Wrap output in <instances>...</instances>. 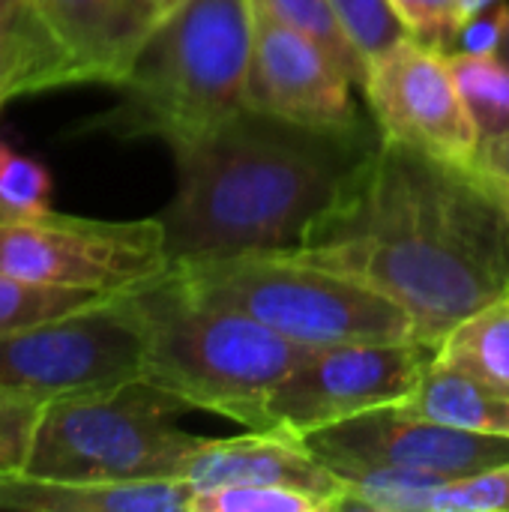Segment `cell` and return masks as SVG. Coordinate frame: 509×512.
I'll return each mask as SVG.
<instances>
[{
	"label": "cell",
	"instance_id": "6da1fadb",
	"mask_svg": "<svg viewBox=\"0 0 509 512\" xmlns=\"http://www.w3.org/2000/svg\"><path fill=\"white\" fill-rule=\"evenodd\" d=\"M294 252L390 297L438 348L509 288V207L474 168L381 135Z\"/></svg>",
	"mask_w": 509,
	"mask_h": 512
},
{
	"label": "cell",
	"instance_id": "52a82bcc",
	"mask_svg": "<svg viewBox=\"0 0 509 512\" xmlns=\"http://www.w3.org/2000/svg\"><path fill=\"white\" fill-rule=\"evenodd\" d=\"M171 270L165 228L153 219H87L48 210L0 222V273L99 297L126 294Z\"/></svg>",
	"mask_w": 509,
	"mask_h": 512
},
{
	"label": "cell",
	"instance_id": "5b68a950",
	"mask_svg": "<svg viewBox=\"0 0 509 512\" xmlns=\"http://www.w3.org/2000/svg\"><path fill=\"white\" fill-rule=\"evenodd\" d=\"M171 267L204 300L243 312L300 348L417 339L408 312L390 297L300 252H246Z\"/></svg>",
	"mask_w": 509,
	"mask_h": 512
},
{
	"label": "cell",
	"instance_id": "44dd1931",
	"mask_svg": "<svg viewBox=\"0 0 509 512\" xmlns=\"http://www.w3.org/2000/svg\"><path fill=\"white\" fill-rule=\"evenodd\" d=\"M99 300H108V297L33 285V282L0 273V336L30 327V324H39V321H48V318H57V315H66V312H75V309L99 303Z\"/></svg>",
	"mask_w": 509,
	"mask_h": 512
},
{
	"label": "cell",
	"instance_id": "7402d4cb",
	"mask_svg": "<svg viewBox=\"0 0 509 512\" xmlns=\"http://www.w3.org/2000/svg\"><path fill=\"white\" fill-rule=\"evenodd\" d=\"M51 210V174L42 162L0 141V222L33 219Z\"/></svg>",
	"mask_w": 509,
	"mask_h": 512
},
{
	"label": "cell",
	"instance_id": "277c9868",
	"mask_svg": "<svg viewBox=\"0 0 509 512\" xmlns=\"http://www.w3.org/2000/svg\"><path fill=\"white\" fill-rule=\"evenodd\" d=\"M249 54L252 0H183L117 84L120 105L93 126L165 144L207 132L246 108Z\"/></svg>",
	"mask_w": 509,
	"mask_h": 512
},
{
	"label": "cell",
	"instance_id": "cb8c5ba5",
	"mask_svg": "<svg viewBox=\"0 0 509 512\" xmlns=\"http://www.w3.org/2000/svg\"><path fill=\"white\" fill-rule=\"evenodd\" d=\"M189 512H330V504L282 486H225L195 492Z\"/></svg>",
	"mask_w": 509,
	"mask_h": 512
},
{
	"label": "cell",
	"instance_id": "83f0119b",
	"mask_svg": "<svg viewBox=\"0 0 509 512\" xmlns=\"http://www.w3.org/2000/svg\"><path fill=\"white\" fill-rule=\"evenodd\" d=\"M180 3L183 0H120V27H123L129 66L144 48V42L177 12Z\"/></svg>",
	"mask_w": 509,
	"mask_h": 512
},
{
	"label": "cell",
	"instance_id": "7c38bea8",
	"mask_svg": "<svg viewBox=\"0 0 509 512\" xmlns=\"http://www.w3.org/2000/svg\"><path fill=\"white\" fill-rule=\"evenodd\" d=\"M354 90L324 45L252 3L246 108L300 126L348 129L363 120Z\"/></svg>",
	"mask_w": 509,
	"mask_h": 512
},
{
	"label": "cell",
	"instance_id": "4fadbf2b",
	"mask_svg": "<svg viewBox=\"0 0 509 512\" xmlns=\"http://www.w3.org/2000/svg\"><path fill=\"white\" fill-rule=\"evenodd\" d=\"M180 480L192 492L225 486H282L300 489L339 510L345 483L291 429H246L234 438H201L186 459Z\"/></svg>",
	"mask_w": 509,
	"mask_h": 512
},
{
	"label": "cell",
	"instance_id": "ac0fdd59",
	"mask_svg": "<svg viewBox=\"0 0 509 512\" xmlns=\"http://www.w3.org/2000/svg\"><path fill=\"white\" fill-rule=\"evenodd\" d=\"M456 87L477 126L480 144L509 132V63L498 51H450Z\"/></svg>",
	"mask_w": 509,
	"mask_h": 512
},
{
	"label": "cell",
	"instance_id": "30bf717a",
	"mask_svg": "<svg viewBox=\"0 0 509 512\" xmlns=\"http://www.w3.org/2000/svg\"><path fill=\"white\" fill-rule=\"evenodd\" d=\"M360 93L384 138L432 159L474 168L480 135L444 51L405 36L369 60Z\"/></svg>",
	"mask_w": 509,
	"mask_h": 512
},
{
	"label": "cell",
	"instance_id": "5bb4252c",
	"mask_svg": "<svg viewBox=\"0 0 509 512\" xmlns=\"http://www.w3.org/2000/svg\"><path fill=\"white\" fill-rule=\"evenodd\" d=\"M33 21L54 51L63 81L117 87L129 72L120 0H30Z\"/></svg>",
	"mask_w": 509,
	"mask_h": 512
},
{
	"label": "cell",
	"instance_id": "4316f807",
	"mask_svg": "<svg viewBox=\"0 0 509 512\" xmlns=\"http://www.w3.org/2000/svg\"><path fill=\"white\" fill-rule=\"evenodd\" d=\"M330 3L336 6L348 36L354 39V45L363 51L366 60L378 57L381 51H387L390 45L408 36L387 0H330Z\"/></svg>",
	"mask_w": 509,
	"mask_h": 512
},
{
	"label": "cell",
	"instance_id": "d4e9b609",
	"mask_svg": "<svg viewBox=\"0 0 509 512\" xmlns=\"http://www.w3.org/2000/svg\"><path fill=\"white\" fill-rule=\"evenodd\" d=\"M405 33L450 54L465 24L462 0H387Z\"/></svg>",
	"mask_w": 509,
	"mask_h": 512
},
{
	"label": "cell",
	"instance_id": "3957f363",
	"mask_svg": "<svg viewBox=\"0 0 509 512\" xmlns=\"http://www.w3.org/2000/svg\"><path fill=\"white\" fill-rule=\"evenodd\" d=\"M123 297L141 333L144 381L243 429H261L267 393L309 351L204 300L174 267Z\"/></svg>",
	"mask_w": 509,
	"mask_h": 512
},
{
	"label": "cell",
	"instance_id": "f1b7e54d",
	"mask_svg": "<svg viewBox=\"0 0 509 512\" xmlns=\"http://www.w3.org/2000/svg\"><path fill=\"white\" fill-rule=\"evenodd\" d=\"M509 24V3L501 0L477 15H471L462 30H459V39H456V48L453 51H501V42H504V33H507Z\"/></svg>",
	"mask_w": 509,
	"mask_h": 512
},
{
	"label": "cell",
	"instance_id": "8fae6325",
	"mask_svg": "<svg viewBox=\"0 0 509 512\" xmlns=\"http://www.w3.org/2000/svg\"><path fill=\"white\" fill-rule=\"evenodd\" d=\"M303 441L339 480L390 468L468 477L509 462V438L504 435H477L441 426L408 414L402 405L375 408L306 432Z\"/></svg>",
	"mask_w": 509,
	"mask_h": 512
},
{
	"label": "cell",
	"instance_id": "603a6c76",
	"mask_svg": "<svg viewBox=\"0 0 509 512\" xmlns=\"http://www.w3.org/2000/svg\"><path fill=\"white\" fill-rule=\"evenodd\" d=\"M417 512H509V462L435 486Z\"/></svg>",
	"mask_w": 509,
	"mask_h": 512
},
{
	"label": "cell",
	"instance_id": "4dcf8cb0",
	"mask_svg": "<svg viewBox=\"0 0 509 512\" xmlns=\"http://www.w3.org/2000/svg\"><path fill=\"white\" fill-rule=\"evenodd\" d=\"M15 99V87H12V60H9V51L0 39V111L3 105Z\"/></svg>",
	"mask_w": 509,
	"mask_h": 512
},
{
	"label": "cell",
	"instance_id": "d6a6232c",
	"mask_svg": "<svg viewBox=\"0 0 509 512\" xmlns=\"http://www.w3.org/2000/svg\"><path fill=\"white\" fill-rule=\"evenodd\" d=\"M498 54H501V57L509 63V24H507V33H504V42H501V51H498Z\"/></svg>",
	"mask_w": 509,
	"mask_h": 512
},
{
	"label": "cell",
	"instance_id": "ba28073f",
	"mask_svg": "<svg viewBox=\"0 0 509 512\" xmlns=\"http://www.w3.org/2000/svg\"><path fill=\"white\" fill-rule=\"evenodd\" d=\"M144 378V345L126 297L0 336V384L42 405Z\"/></svg>",
	"mask_w": 509,
	"mask_h": 512
},
{
	"label": "cell",
	"instance_id": "d6986e66",
	"mask_svg": "<svg viewBox=\"0 0 509 512\" xmlns=\"http://www.w3.org/2000/svg\"><path fill=\"white\" fill-rule=\"evenodd\" d=\"M0 39L12 60L15 96L66 87L63 69L33 21L30 0H0Z\"/></svg>",
	"mask_w": 509,
	"mask_h": 512
},
{
	"label": "cell",
	"instance_id": "f546056e",
	"mask_svg": "<svg viewBox=\"0 0 509 512\" xmlns=\"http://www.w3.org/2000/svg\"><path fill=\"white\" fill-rule=\"evenodd\" d=\"M474 171L489 183V189L509 207V132L480 144Z\"/></svg>",
	"mask_w": 509,
	"mask_h": 512
},
{
	"label": "cell",
	"instance_id": "9c48e42d",
	"mask_svg": "<svg viewBox=\"0 0 509 512\" xmlns=\"http://www.w3.org/2000/svg\"><path fill=\"white\" fill-rule=\"evenodd\" d=\"M435 351V345L420 339L309 348L267 393L261 429L306 435L375 408L399 405L417 387Z\"/></svg>",
	"mask_w": 509,
	"mask_h": 512
},
{
	"label": "cell",
	"instance_id": "8992f818",
	"mask_svg": "<svg viewBox=\"0 0 509 512\" xmlns=\"http://www.w3.org/2000/svg\"><path fill=\"white\" fill-rule=\"evenodd\" d=\"M189 405L150 381L48 402L21 474L63 483L180 477L201 444L177 426Z\"/></svg>",
	"mask_w": 509,
	"mask_h": 512
},
{
	"label": "cell",
	"instance_id": "e0dca14e",
	"mask_svg": "<svg viewBox=\"0 0 509 512\" xmlns=\"http://www.w3.org/2000/svg\"><path fill=\"white\" fill-rule=\"evenodd\" d=\"M435 357L509 396V288L462 318L438 342Z\"/></svg>",
	"mask_w": 509,
	"mask_h": 512
},
{
	"label": "cell",
	"instance_id": "1f68e13d",
	"mask_svg": "<svg viewBox=\"0 0 509 512\" xmlns=\"http://www.w3.org/2000/svg\"><path fill=\"white\" fill-rule=\"evenodd\" d=\"M495 3H501V0H462V6H465V21H468L471 15H477V12L495 6Z\"/></svg>",
	"mask_w": 509,
	"mask_h": 512
},
{
	"label": "cell",
	"instance_id": "2e32d148",
	"mask_svg": "<svg viewBox=\"0 0 509 512\" xmlns=\"http://www.w3.org/2000/svg\"><path fill=\"white\" fill-rule=\"evenodd\" d=\"M399 405L408 414L441 426L509 438V396L456 366L441 363L438 357L426 366L417 387Z\"/></svg>",
	"mask_w": 509,
	"mask_h": 512
},
{
	"label": "cell",
	"instance_id": "ffe728a7",
	"mask_svg": "<svg viewBox=\"0 0 509 512\" xmlns=\"http://www.w3.org/2000/svg\"><path fill=\"white\" fill-rule=\"evenodd\" d=\"M252 3L264 6L276 18L288 21L291 27L312 36L318 45H324L330 51V57L342 66V72L351 78V84L357 90H363L369 60L363 57V51L348 36L345 24H342L336 6L330 0H252Z\"/></svg>",
	"mask_w": 509,
	"mask_h": 512
},
{
	"label": "cell",
	"instance_id": "7a4b0ae2",
	"mask_svg": "<svg viewBox=\"0 0 509 512\" xmlns=\"http://www.w3.org/2000/svg\"><path fill=\"white\" fill-rule=\"evenodd\" d=\"M378 141L366 120L315 129L243 108L168 144L177 192L159 222L171 264L300 249Z\"/></svg>",
	"mask_w": 509,
	"mask_h": 512
},
{
	"label": "cell",
	"instance_id": "9a60e30c",
	"mask_svg": "<svg viewBox=\"0 0 509 512\" xmlns=\"http://www.w3.org/2000/svg\"><path fill=\"white\" fill-rule=\"evenodd\" d=\"M192 486L180 477L126 483H63L30 474L0 477V510L18 512H189Z\"/></svg>",
	"mask_w": 509,
	"mask_h": 512
},
{
	"label": "cell",
	"instance_id": "484cf974",
	"mask_svg": "<svg viewBox=\"0 0 509 512\" xmlns=\"http://www.w3.org/2000/svg\"><path fill=\"white\" fill-rule=\"evenodd\" d=\"M45 405L0 384V477L21 474Z\"/></svg>",
	"mask_w": 509,
	"mask_h": 512
}]
</instances>
